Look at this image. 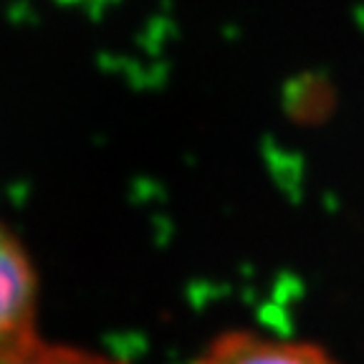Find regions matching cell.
<instances>
[{"label": "cell", "mask_w": 364, "mask_h": 364, "mask_svg": "<svg viewBox=\"0 0 364 364\" xmlns=\"http://www.w3.org/2000/svg\"><path fill=\"white\" fill-rule=\"evenodd\" d=\"M38 276L23 243L0 223V357L38 339Z\"/></svg>", "instance_id": "cell-1"}, {"label": "cell", "mask_w": 364, "mask_h": 364, "mask_svg": "<svg viewBox=\"0 0 364 364\" xmlns=\"http://www.w3.org/2000/svg\"><path fill=\"white\" fill-rule=\"evenodd\" d=\"M193 364H341L311 341L273 336L253 329H230L203 347Z\"/></svg>", "instance_id": "cell-2"}, {"label": "cell", "mask_w": 364, "mask_h": 364, "mask_svg": "<svg viewBox=\"0 0 364 364\" xmlns=\"http://www.w3.org/2000/svg\"><path fill=\"white\" fill-rule=\"evenodd\" d=\"M0 364H124L119 359L107 357L102 352H91L71 344H53V341L33 339L23 349L0 357Z\"/></svg>", "instance_id": "cell-3"}]
</instances>
